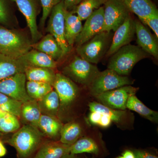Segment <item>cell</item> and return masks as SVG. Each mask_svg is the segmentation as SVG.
<instances>
[{"label": "cell", "mask_w": 158, "mask_h": 158, "mask_svg": "<svg viewBox=\"0 0 158 158\" xmlns=\"http://www.w3.org/2000/svg\"><path fill=\"white\" fill-rule=\"evenodd\" d=\"M65 11L64 0H62L52 9L47 27L48 32L56 40L64 56L70 52L72 48L65 38Z\"/></svg>", "instance_id": "obj_7"}, {"label": "cell", "mask_w": 158, "mask_h": 158, "mask_svg": "<svg viewBox=\"0 0 158 158\" xmlns=\"http://www.w3.org/2000/svg\"><path fill=\"white\" fill-rule=\"evenodd\" d=\"M104 25V8L102 6L86 19L81 31L75 43L77 46L82 45L102 31Z\"/></svg>", "instance_id": "obj_15"}, {"label": "cell", "mask_w": 158, "mask_h": 158, "mask_svg": "<svg viewBox=\"0 0 158 158\" xmlns=\"http://www.w3.org/2000/svg\"><path fill=\"white\" fill-rule=\"evenodd\" d=\"M139 88L131 85L123 86L95 96L100 103L114 110H127L126 105L130 97L135 95Z\"/></svg>", "instance_id": "obj_11"}, {"label": "cell", "mask_w": 158, "mask_h": 158, "mask_svg": "<svg viewBox=\"0 0 158 158\" xmlns=\"http://www.w3.org/2000/svg\"><path fill=\"white\" fill-rule=\"evenodd\" d=\"M6 113V112H5V111H3L2 110H0V119H1V118L2 117V116L5 115Z\"/></svg>", "instance_id": "obj_43"}, {"label": "cell", "mask_w": 158, "mask_h": 158, "mask_svg": "<svg viewBox=\"0 0 158 158\" xmlns=\"http://www.w3.org/2000/svg\"><path fill=\"white\" fill-rule=\"evenodd\" d=\"M53 90L52 86L47 83H43L38 88L34 99L37 101L40 99Z\"/></svg>", "instance_id": "obj_36"}, {"label": "cell", "mask_w": 158, "mask_h": 158, "mask_svg": "<svg viewBox=\"0 0 158 158\" xmlns=\"http://www.w3.org/2000/svg\"><path fill=\"white\" fill-rule=\"evenodd\" d=\"M16 3L23 15L31 32L33 42L36 43L42 37L37 25V10L35 0H11Z\"/></svg>", "instance_id": "obj_16"}, {"label": "cell", "mask_w": 158, "mask_h": 158, "mask_svg": "<svg viewBox=\"0 0 158 158\" xmlns=\"http://www.w3.org/2000/svg\"><path fill=\"white\" fill-rule=\"evenodd\" d=\"M37 101L41 114L59 117L60 101L56 90H53Z\"/></svg>", "instance_id": "obj_25"}, {"label": "cell", "mask_w": 158, "mask_h": 158, "mask_svg": "<svg viewBox=\"0 0 158 158\" xmlns=\"http://www.w3.org/2000/svg\"><path fill=\"white\" fill-rule=\"evenodd\" d=\"M90 124L87 119L83 124L79 122L73 121L63 125L59 141L63 144L71 145L86 135L87 130L90 129Z\"/></svg>", "instance_id": "obj_18"}, {"label": "cell", "mask_w": 158, "mask_h": 158, "mask_svg": "<svg viewBox=\"0 0 158 158\" xmlns=\"http://www.w3.org/2000/svg\"><path fill=\"white\" fill-rule=\"evenodd\" d=\"M2 132H0V138H1V137H2Z\"/></svg>", "instance_id": "obj_45"}, {"label": "cell", "mask_w": 158, "mask_h": 158, "mask_svg": "<svg viewBox=\"0 0 158 158\" xmlns=\"http://www.w3.org/2000/svg\"><path fill=\"white\" fill-rule=\"evenodd\" d=\"M60 101L59 116L66 113L79 95L78 87L74 82L62 73H56L53 85Z\"/></svg>", "instance_id": "obj_8"}, {"label": "cell", "mask_w": 158, "mask_h": 158, "mask_svg": "<svg viewBox=\"0 0 158 158\" xmlns=\"http://www.w3.org/2000/svg\"><path fill=\"white\" fill-rule=\"evenodd\" d=\"M89 133L79 139L70 146L73 154L88 153L99 157L107 155L108 150L102 139L101 133L90 129Z\"/></svg>", "instance_id": "obj_9"}, {"label": "cell", "mask_w": 158, "mask_h": 158, "mask_svg": "<svg viewBox=\"0 0 158 158\" xmlns=\"http://www.w3.org/2000/svg\"><path fill=\"white\" fill-rule=\"evenodd\" d=\"M70 145L59 141H47L40 146L35 158H61L70 153Z\"/></svg>", "instance_id": "obj_20"}, {"label": "cell", "mask_w": 158, "mask_h": 158, "mask_svg": "<svg viewBox=\"0 0 158 158\" xmlns=\"http://www.w3.org/2000/svg\"><path fill=\"white\" fill-rule=\"evenodd\" d=\"M32 47L48 55L56 61L60 60L64 56L56 40L50 34L44 36L39 42L33 44Z\"/></svg>", "instance_id": "obj_22"}, {"label": "cell", "mask_w": 158, "mask_h": 158, "mask_svg": "<svg viewBox=\"0 0 158 158\" xmlns=\"http://www.w3.org/2000/svg\"><path fill=\"white\" fill-rule=\"evenodd\" d=\"M135 158H158L157 156L146 151L135 149L133 151Z\"/></svg>", "instance_id": "obj_38"}, {"label": "cell", "mask_w": 158, "mask_h": 158, "mask_svg": "<svg viewBox=\"0 0 158 158\" xmlns=\"http://www.w3.org/2000/svg\"><path fill=\"white\" fill-rule=\"evenodd\" d=\"M62 0H40L42 8V15L40 19V26L43 27L46 19L49 16L51 11L55 6L58 5Z\"/></svg>", "instance_id": "obj_33"}, {"label": "cell", "mask_w": 158, "mask_h": 158, "mask_svg": "<svg viewBox=\"0 0 158 158\" xmlns=\"http://www.w3.org/2000/svg\"><path fill=\"white\" fill-rule=\"evenodd\" d=\"M135 34V20L131 14L124 23L114 32L111 44L105 56H110L121 48L129 44L133 40Z\"/></svg>", "instance_id": "obj_14"}, {"label": "cell", "mask_w": 158, "mask_h": 158, "mask_svg": "<svg viewBox=\"0 0 158 158\" xmlns=\"http://www.w3.org/2000/svg\"><path fill=\"white\" fill-rule=\"evenodd\" d=\"M88 106L90 112H98L106 115L122 129H128L133 127L135 117L134 114L127 110H114L96 102H89Z\"/></svg>", "instance_id": "obj_13"}, {"label": "cell", "mask_w": 158, "mask_h": 158, "mask_svg": "<svg viewBox=\"0 0 158 158\" xmlns=\"http://www.w3.org/2000/svg\"><path fill=\"white\" fill-rule=\"evenodd\" d=\"M149 56L138 46L127 44L111 56L108 69L114 71L120 75L127 76L138 62Z\"/></svg>", "instance_id": "obj_2"}, {"label": "cell", "mask_w": 158, "mask_h": 158, "mask_svg": "<svg viewBox=\"0 0 158 158\" xmlns=\"http://www.w3.org/2000/svg\"><path fill=\"white\" fill-rule=\"evenodd\" d=\"M25 74L28 81L47 83L52 86L53 85L56 76V73L53 69L33 66L28 67Z\"/></svg>", "instance_id": "obj_26"}, {"label": "cell", "mask_w": 158, "mask_h": 158, "mask_svg": "<svg viewBox=\"0 0 158 158\" xmlns=\"http://www.w3.org/2000/svg\"><path fill=\"white\" fill-rule=\"evenodd\" d=\"M108 0H83L76 6L73 13L76 14L81 21L86 20L94 11L104 5Z\"/></svg>", "instance_id": "obj_29"}, {"label": "cell", "mask_w": 158, "mask_h": 158, "mask_svg": "<svg viewBox=\"0 0 158 158\" xmlns=\"http://www.w3.org/2000/svg\"><path fill=\"white\" fill-rule=\"evenodd\" d=\"M113 32H101L82 45L77 46L78 56L92 64H98L110 48Z\"/></svg>", "instance_id": "obj_4"}, {"label": "cell", "mask_w": 158, "mask_h": 158, "mask_svg": "<svg viewBox=\"0 0 158 158\" xmlns=\"http://www.w3.org/2000/svg\"><path fill=\"white\" fill-rule=\"evenodd\" d=\"M20 128L17 116L6 112L0 119V132L8 133L16 132Z\"/></svg>", "instance_id": "obj_31"}, {"label": "cell", "mask_w": 158, "mask_h": 158, "mask_svg": "<svg viewBox=\"0 0 158 158\" xmlns=\"http://www.w3.org/2000/svg\"><path fill=\"white\" fill-rule=\"evenodd\" d=\"M116 158H123V157L122 156H119L117 157Z\"/></svg>", "instance_id": "obj_44"}, {"label": "cell", "mask_w": 158, "mask_h": 158, "mask_svg": "<svg viewBox=\"0 0 158 158\" xmlns=\"http://www.w3.org/2000/svg\"><path fill=\"white\" fill-rule=\"evenodd\" d=\"M61 158H80L77 156V155L69 153L61 157Z\"/></svg>", "instance_id": "obj_42"}, {"label": "cell", "mask_w": 158, "mask_h": 158, "mask_svg": "<svg viewBox=\"0 0 158 158\" xmlns=\"http://www.w3.org/2000/svg\"><path fill=\"white\" fill-rule=\"evenodd\" d=\"M103 8L104 25L102 32H115L131 13L121 0H108Z\"/></svg>", "instance_id": "obj_10"}, {"label": "cell", "mask_w": 158, "mask_h": 158, "mask_svg": "<svg viewBox=\"0 0 158 158\" xmlns=\"http://www.w3.org/2000/svg\"><path fill=\"white\" fill-rule=\"evenodd\" d=\"M44 136L38 128L27 124L15 132L6 142L15 148L19 158H28L39 147Z\"/></svg>", "instance_id": "obj_1"}, {"label": "cell", "mask_w": 158, "mask_h": 158, "mask_svg": "<svg viewBox=\"0 0 158 158\" xmlns=\"http://www.w3.org/2000/svg\"><path fill=\"white\" fill-rule=\"evenodd\" d=\"M83 25L81 20L68 29H65V38L70 47L75 43L77 37L81 31Z\"/></svg>", "instance_id": "obj_32"}, {"label": "cell", "mask_w": 158, "mask_h": 158, "mask_svg": "<svg viewBox=\"0 0 158 158\" xmlns=\"http://www.w3.org/2000/svg\"><path fill=\"white\" fill-rule=\"evenodd\" d=\"M9 15L5 0H0V23H6L9 20Z\"/></svg>", "instance_id": "obj_37"}, {"label": "cell", "mask_w": 158, "mask_h": 158, "mask_svg": "<svg viewBox=\"0 0 158 158\" xmlns=\"http://www.w3.org/2000/svg\"><path fill=\"white\" fill-rule=\"evenodd\" d=\"M135 80L127 76L120 75L114 71L106 69L100 72L90 86L89 94L95 97L99 94L123 86L133 85Z\"/></svg>", "instance_id": "obj_5"}, {"label": "cell", "mask_w": 158, "mask_h": 158, "mask_svg": "<svg viewBox=\"0 0 158 158\" xmlns=\"http://www.w3.org/2000/svg\"><path fill=\"white\" fill-rule=\"evenodd\" d=\"M144 25L148 26L153 31L156 37L158 38V13L145 18H138Z\"/></svg>", "instance_id": "obj_34"}, {"label": "cell", "mask_w": 158, "mask_h": 158, "mask_svg": "<svg viewBox=\"0 0 158 158\" xmlns=\"http://www.w3.org/2000/svg\"><path fill=\"white\" fill-rule=\"evenodd\" d=\"M43 83L41 82L34 81H28L26 83V90L27 93L31 98L35 99L37 90ZM35 100V99H34Z\"/></svg>", "instance_id": "obj_35"}, {"label": "cell", "mask_w": 158, "mask_h": 158, "mask_svg": "<svg viewBox=\"0 0 158 158\" xmlns=\"http://www.w3.org/2000/svg\"><path fill=\"white\" fill-rule=\"evenodd\" d=\"M23 103L0 93V110L11 113L17 117H21Z\"/></svg>", "instance_id": "obj_30"}, {"label": "cell", "mask_w": 158, "mask_h": 158, "mask_svg": "<svg viewBox=\"0 0 158 158\" xmlns=\"http://www.w3.org/2000/svg\"><path fill=\"white\" fill-rule=\"evenodd\" d=\"M29 66L22 57L15 58L0 54V81L16 74L25 73Z\"/></svg>", "instance_id": "obj_19"}, {"label": "cell", "mask_w": 158, "mask_h": 158, "mask_svg": "<svg viewBox=\"0 0 158 158\" xmlns=\"http://www.w3.org/2000/svg\"><path fill=\"white\" fill-rule=\"evenodd\" d=\"M32 45L25 35L0 26V54L20 58L31 50Z\"/></svg>", "instance_id": "obj_3"}, {"label": "cell", "mask_w": 158, "mask_h": 158, "mask_svg": "<svg viewBox=\"0 0 158 158\" xmlns=\"http://www.w3.org/2000/svg\"><path fill=\"white\" fill-rule=\"evenodd\" d=\"M127 109L135 111L141 116L153 123H158V113L147 107L136 96L132 95L128 99Z\"/></svg>", "instance_id": "obj_27"}, {"label": "cell", "mask_w": 158, "mask_h": 158, "mask_svg": "<svg viewBox=\"0 0 158 158\" xmlns=\"http://www.w3.org/2000/svg\"><path fill=\"white\" fill-rule=\"evenodd\" d=\"M131 13L138 18L158 13L157 8L151 0H121Z\"/></svg>", "instance_id": "obj_21"}, {"label": "cell", "mask_w": 158, "mask_h": 158, "mask_svg": "<svg viewBox=\"0 0 158 158\" xmlns=\"http://www.w3.org/2000/svg\"><path fill=\"white\" fill-rule=\"evenodd\" d=\"M100 72L96 65L77 56L63 69V74L88 88Z\"/></svg>", "instance_id": "obj_6"}, {"label": "cell", "mask_w": 158, "mask_h": 158, "mask_svg": "<svg viewBox=\"0 0 158 158\" xmlns=\"http://www.w3.org/2000/svg\"><path fill=\"white\" fill-rule=\"evenodd\" d=\"M25 73L16 74L0 81V93L22 103L33 100L26 90Z\"/></svg>", "instance_id": "obj_12"}, {"label": "cell", "mask_w": 158, "mask_h": 158, "mask_svg": "<svg viewBox=\"0 0 158 158\" xmlns=\"http://www.w3.org/2000/svg\"><path fill=\"white\" fill-rule=\"evenodd\" d=\"M7 149L3 144L2 141L0 140V158L6 155Z\"/></svg>", "instance_id": "obj_41"}, {"label": "cell", "mask_w": 158, "mask_h": 158, "mask_svg": "<svg viewBox=\"0 0 158 158\" xmlns=\"http://www.w3.org/2000/svg\"><path fill=\"white\" fill-rule=\"evenodd\" d=\"M22 58L29 66L54 69L57 66L56 61L44 53L34 49L30 50Z\"/></svg>", "instance_id": "obj_24"}, {"label": "cell", "mask_w": 158, "mask_h": 158, "mask_svg": "<svg viewBox=\"0 0 158 158\" xmlns=\"http://www.w3.org/2000/svg\"><path fill=\"white\" fill-rule=\"evenodd\" d=\"M62 126L63 124L57 117L42 114L38 128L44 135L56 139L60 137Z\"/></svg>", "instance_id": "obj_23"}, {"label": "cell", "mask_w": 158, "mask_h": 158, "mask_svg": "<svg viewBox=\"0 0 158 158\" xmlns=\"http://www.w3.org/2000/svg\"><path fill=\"white\" fill-rule=\"evenodd\" d=\"M83 0H64V7L69 11L73 10Z\"/></svg>", "instance_id": "obj_39"}, {"label": "cell", "mask_w": 158, "mask_h": 158, "mask_svg": "<svg viewBox=\"0 0 158 158\" xmlns=\"http://www.w3.org/2000/svg\"><path fill=\"white\" fill-rule=\"evenodd\" d=\"M122 156L123 158H135L134 152L130 150L125 151Z\"/></svg>", "instance_id": "obj_40"}, {"label": "cell", "mask_w": 158, "mask_h": 158, "mask_svg": "<svg viewBox=\"0 0 158 158\" xmlns=\"http://www.w3.org/2000/svg\"><path fill=\"white\" fill-rule=\"evenodd\" d=\"M41 114L36 100L23 103L21 110V117L29 124L38 128Z\"/></svg>", "instance_id": "obj_28"}, {"label": "cell", "mask_w": 158, "mask_h": 158, "mask_svg": "<svg viewBox=\"0 0 158 158\" xmlns=\"http://www.w3.org/2000/svg\"><path fill=\"white\" fill-rule=\"evenodd\" d=\"M137 43L145 52L156 59L158 57L157 38L139 20H135Z\"/></svg>", "instance_id": "obj_17"}]
</instances>
